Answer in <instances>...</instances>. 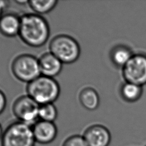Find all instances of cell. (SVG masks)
I'll return each mask as SVG.
<instances>
[{
    "label": "cell",
    "mask_w": 146,
    "mask_h": 146,
    "mask_svg": "<svg viewBox=\"0 0 146 146\" xmlns=\"http://www.w3.org/2000/svg\"><path fill=\"white\" fill-rule=\"evenodd\" d=\"M22 40L29 46H43L50 36V27L47 21L36 14H26L21 17L19 35Z\"/></svg>",
    "instance_id": "1"
},
{
    "label": "cell",
    "mask_w": 146,
    "mask_h": 146,
    "mask_svg": "<svg viewBox=\"0 0 146 146\" xmlns=\"http://www.w3.org/2000/svg\"><path fill=\"white\" fill-rule=\"evenodd\" d=\"M26 90L27 95L39 105L53 103L58 98L60 91L55 79L42 75L29 83Z\"/></svg>",
    "instance_id": "2"
},
{
    "label": "cell",
    "mask_w": 146,
    "mask_h": 146,
    "mask_svg": "<svg viewBox=\"0 0 146 146\" xmlns=\"http://www.w3.org/2000/svg\"><path fill=\"white\" fill-rule=\"evenodd\" d=\"M49 49L51 53L65 64L75 62L80 54V48L78 42L66 34L54 36L50 41Z\"/></svg>",
    "instance_id": "3"
},
{
    "label": "cell",
    "mask_w": 146,
    "mask_h": 146,
    "mask_svg": "<svg viewBox=\"0 0 146 146\" xmlns=\"http://www.w3.org/2000/svg\"><path fill=\"white\" fill-rule=\"evenodd\" d=\"M32 126L17 121L10 124L1 139V146H34Z\"/></svg>",
    "instance_id": "4"
},
{
    "label": "cell",
    "mask_w": 146,
    "mask_h": 146,
    "mask_svg": "<svg viewBox=\"0 0 146 146\" xmlns=\"http://www.w3.org/2000/svg\"><path fill=\"white\" fill-rule=\"evenodd\" d=\"M11 68L17 79L27 83L41 75L39 59L30 54L17 56L13 60Z\"/></svg>",
    "instance_id": "5"
},
{
    "label": "cell",
    "mask_w": 146,
    "mask_h": 146,
    "mask_svg": "<svg viewBox=\"0 0 146 146\" xmlns=\"http://www.w3.org/2000/svg\"><path fill=\"white\" fill-rule=\"evenodd\" d=\"M122 74L126 82L141 86L146 84V54H133L123 67Z\"/></svg>",
    "instance_id": "6"
},
{
    "label": "cell",
    "mask_w": 146,
    "mask_h": 146,
    "mask_svg": "<svg viewBox=\"0 0 146 146\" xmlns=\"http://www.w3.org/2000/svg\"><path fill=\"white\" fill-rule=\"evenodd\" d=\"M39 106L28 95H23L14 102L13 112L18 121L33 126L39 118Z\"/></svg>",
    "instance_id": "7"
},
{
    "label": "cell",
    "mask_w": 146,
    "mask_h": 146,
    "mask_svg": "<svg viewBox=\"0 0 146 146\" xmlns=\"http://www.w3.org/2000/svg\"><path fill=\"white\" fill-rule=\"evenodd\" d=\"M88 146H108L111 135L108 129L102 124H93L87 127L82 135Z\"/></svg>",
    "instance_id": "8"
},
{
    "label": "cell",
    "mask_w": 146,
    "mask_h": 146,
    "mask_svg": "<svg viewBox=\"0 0 146 146\" xmlns=\"http://www.w3.org/2000/svg\"><path fill=\"white\" fill-rule=\"evenodd\" d=\"M32 130L36 143L40 144H48L56 138L58 129L54 122L38 120L33 126Z\"/></svg>",
    "instance_id": "9"
},
{
    "label": "cell",
    "mask_w": 146,
    "mask_h": 146,
    "mask_svg": "<svg viewBox=\"0 0 146 146\" xmlns=\"http://www.w3.org/2000/svg\"><path fill=\"white\" fill-rule=\"evenodd\" d=\"M38 59L42 75L54 78L62 69L63 63L50 52L43 54Z\"/></svg>",
    "instance_id": "10"
},
{
    "label": "cell",
    "mask_w": 146,
    "mask_h": 146,
    "mask_svg": "<svg viewBox=\"0 0 146 146\" xmlns=\"http://www.w3.org/2000/svg\"><path fill=\"white\" fill-rule=\"evenodd\" d=\"M21 27V17L14 13H7L0 18V33L7 37L19 35Z\"/></svg>",
    "instance_id": "11"
},
{
    "label": "cell",
    "mask_w": 146,
    "mask_h": 146,
    "mask_svg": "<svg viewBox=\"0 0 146 146\" xmlns=\"http://www.w3.org/2000/svg\"><path fill=\"white\" fill-rule=\"evenodd\" d=\"M79 99L82 106L90 111L96 110L100 103L97 91L91 87L84 88L79 93Z\"/></svg>",
    "instance_id": "12"
},
{
    "label": "cell",
    "mask_w": 146,
    "mask_h": 146,
    "mask_svg": "<svg viewBox=\"0 0 146 146\" xmlns=\"http://www.w3.org/2000/svg\"><path fill=\"white\" fill-rule=\"evenodd\" d=\"M133 55L131 50L125 46L119 45L113 48L110 57L113 64L119 67H123Z\"/></svg>",
    "instance_id": "13"
},
{
    "label": "cell",
    "mask_w": 146,
    "mask_h": 146,
    "mask_svg": "<svg viewBox=\"0 0 146 146\" xmlns=\"http://www.w3.org/2000/svg\"><path fill=\"white\" fill-rule=\"evenodd\" d=\"M142 93V86L129 82H125L120 88V94L122 98L128 102H136L140 98Z\"/></svg>",
    "instance_id": "14"
},
{
    "label": "cell",
    "mask_w": 146,
    "mask_h": 146,
    "mask_svg": "<svg viewBox=\"0 0 146 146\" xmlns=\"http://www.w3.org/2000/svg\"><path fill=\"white\" fill-rule=\"evenodd\" d=\"M56 0H30L29 1V5L35 14L41 15L50 12L57 5Z\"/></svg>",
    "instance_id": "15"
},
{
    "label": "cell",
    "mask_w": 146,
    "mask_h": 146,
    "mask_svg": "<svg viewBox=\"0 0 146 146\" xmlns=\"http://www.w3.org/2000/svg\"><path fill=\"white\" fill-rule=\"evenodd\" d=\"M58 116V111L53 103L39 106L38 117L41 120L54 122Z\"/></svg>",
    "instance_id": "16"
},
{
    "label": "cell",
    "mask_w": 146,
    "mask_h": 146,
    "mask_svg": "<svg viewBox=\"0 0 146 146\" xmlns=\"http://www.w3.org/2000/svg\"><path fill=\"white\" fill-rule=\"evenodd\" d=\"M62 146H88V145L82 135H73L66 138Z\"/></svg>",
    "instance_id": "17"
},
{
    "label": "cell",
    "mask_w": 146,
    "mask_h": 146,
    "mask_svg": "<svg viewBox=\"0 0 146 146\" xmlns=\"http://www.w3.org/2000/svg\"><path fill=\"white\" fill-rule=\"evenodd\" d=\"M6 106V98L5 94L0 90V114L5 110Z\"/></svg>",
    "instance_id": "18"
},
{
    "label": "cell",
    "mask_w": 146,
    "mask_h": 146,
    "mask_svg": "<svg viewBox=\"0 0 146 146\" xmlns=\"http://www.w3.org/2000/svg\"><path fill=\"white\" fill-rule=\"evenodd\" d=\"M9 2L7 1H0V18L2 16V13L5 9L8 6Z\"/></svg>",
    "instance_id": "19"
},
{
    "label": "cell",
    "mask_w": 146,
    "mask_h": 146,
    "mask_svg": "<svg viewBox=\"0 0 146 146\" xmlns=\"http://www.w3.org/2000/svg\"><path fill=\"white\" fill-rule=\"evenodd\" d=\"M15 2L18 3H19L20 5L25 4V3H29V1H17Z\"/></svg>",
    "instance_id": "20"
},
{
    "label": "cell",
    "mask_w": 146,
    "mask_h": 146,
    "mask_svg": "<svg viewBox=\"0 0 146 146\" xmlns=\"http://www.w3.org/2000/svg\"><path fill=\"white\" fill-rule=\"evenodd\" d=\"M3 133V130H2V126H1V125L0 124V140H1V138H2Z\"/></svg>",
    "instance_id": "21"
},
{
    "label": "cell",
    "mask_w": 146,
    "mask_h": 146,
    "mask_svg": "<svg viewBox=\"0 0 146 146\" xmlns=\"http://www.w3.org/2000/svg\"><path fill=\"white\" fill-rule=\"evenodd\" d=\"M145 146H146V145H145Z\"/></svg>",
    "instance_id": "22"
}]
</instances>
